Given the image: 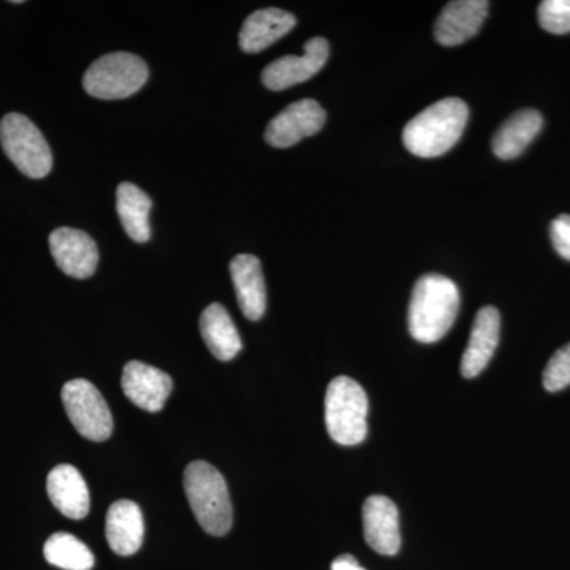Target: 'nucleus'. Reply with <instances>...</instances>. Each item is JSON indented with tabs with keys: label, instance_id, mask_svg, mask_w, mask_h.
I'll return each mask as SVG.
<instances>
[{
	"label": "nucleus",
	"instance_id": "nucleus-21",
	"mask_svg": "<svg viewBox=\"0 0 570 570\" xmlns=\"http://www.w3.org/2000/svg\"><path fill=\"white\" fill-rule=\"evenodd\" d=\"M153 202L148 194L132 183H121L116 190V209L126 234L137 243L151 238L149 213Z\"/></svg>",
	"mask_w": 570,
	"mask_h": 570
},
{
	"label": "nucleus",
	"instance_id": "nucleus-11",
	"mask_svg": "<svg viewBox=\"0 0 570 570\" xmlns=\"http://www.w3.org/2000/svg\"><path fill=\"white\" fill-rule=\"evenodd\" d=\"M121 384L124 395L146 412L163 411L174 390V381L167 373L138 360L124 366Z\"/></svg>",
	"mask_w": 570,
	"mask_h": 570
},
{
	"label": "nucleus",
	"instance_id": "nucleus-6",
	"mask_svg": "<svg viewBox=\"0 0 570 570\" xmlns=\"http://www.w3.org/2000/svg\"><path fill=\"white\" fill-rule=\"evenodd\" d=\"M0 142L3 153L22 175L45 178L52 168L50 145L31 119L20 112H10L0 121Z\"/></svg>",
	"mask_w": 570,
	"mask_h": 570
},
{
	"label": "nucleus",
	"instance_id": "nucleus-23",
	"mask_svg": "<svg viewBox=\"0 0 570 570\" xmlns=\"http://www.w3.org/2000/svg\"><path fill=\"white\" fill-rule=\"evenodd\" d=\"M539 22L547 32H570V0H543L539 6Z\"/></svg>",
	"mask_w": 570,
	"mask_h": 570
},
{
	"label": "nucleus",
	"instance_id": "nucleus-4",
	"mask_svg": "<svg viewBox=\"0 0 570 570\" xmlns=\"http://www.w3.org/2000/svg\"><path fill=\"white\" fill-rule=\"evenodd\" d=\"M367 396L354 379L340 376L330 382L325 395L326 431L337 444H362L367 434Z\"/></svg>",
	"mask_w": 570,
	"mask_h": 570
},
{
	"label": "nucleus",
	"instance_id": "nucleus-14",
	"mask_svg": "<svg viewBox=\"0 0 570 570\" xmlns=\"http://www.w3.org/2000/svg\"><path fill=\"white\" fill-rule=\"evenodd\" d=\"M499 335H501L499 311L493 306L482 307L475 316L466 351L461 358V374L464 377L479 376L485 370L497 351Z\"/></svg>",
	"mask_w": 570,
	"mask_h": 570
},
{
	"label": "nucleus",
	"instance_id": "nucleus-25",
	"mask_svg": "<svg viewBox=\"0 0 570 570\" xmlns=\"http://www.w3.org/2000/svg\"><path fill=\"white\" fill-rule=\"evenodd\" d=\"M550 238L554 250L570 262V216L562 214L550 225Z\"/></svg>",
	"mask_w": 570,
	"mask_h": 570
},
{
	"label": "nucleus",
	"instance_id": "nucleus-18",
	"mask_svg": "<svg viewBox=\"0 0 570 570\" xmlns=\"http://www.w3.org/2000/svg\"><path fill=\"white\" fill-rule=\"evenodd\" d=\"M296 18L281 9L254 11L239 32V47L245 52H261L283 39L295 28Z\"/></svg>",
	"mask_w": 570,
	"mask_h": 570
},
{
	"label": "nucleus",
	"instance_id": "nucleus-19",
	"mask_svg": "<svg viewBox=\"0 0 570 570\" xmlns=\"http://www.w3.org/2000/svg\"><path fill=\"white\" fill-rule=\"evenodd\" d=\"M200 333L209 352L220 362H230L242 352V336L234 318L219 303H213L202 313Z\"/></svg>",
	"mask_w": 570,
	"mask_h": 570
},
{
	"label": "nucleus",
	"instance_id": "nucleus-24",
	"mask_svg": "<svg viewBox=\"0 0 570 570\" xmlns=\"http://www.w3.org/2000/svg\"><path fill=\"white\" fill-rule=\"evenodd\" d=\"M570 385V343L554 352L543 371V387L549 392H561Z\"/></svg>",
	"mask_w": 570,
	"mask_h": 570
},
{
	"label": "nucleus",
	"instance_id": "nucleus-7",
	"mask_svg": "<svg viewBox=\"0 0 570 570\" xmlns=\"http://www.w3.org/2000/svg\"><path fill=\"white\" fill-rule=\"evenodd\" d=\"M62 403L71 425L82 438L94 442L107 441L112 433V415L102 393L86 379L67 382Z\"/></svg>",
	"mask_w": 570,
	"mask_h": 570
},
{
	"label": "nucleus",
	"instance_id": "nucleus-8",
	"mask_svg": "<svg viewBox=\"0 0 570 570\" xmlns=\"http://www.w3.org/2000/svg\"><path fill=\"white\" fill-rule=\"evenodd\" d=\"M325 121L326 112L317 100H298L272 119L265 130V140L273 148H291L321 132Z\"/></svg>",
	"mask_w": 570,
	"mask_h": 570
},
{
	"label": "nucleus",
	"instance_id": "nucleus-10",
	"mask_svg": "<svg viewBox=\"0 0 570 570\" xmlns=\"http://www.w3.org/2000/svg\"><path fill=\"white\" fill-rule=\"evenodd\" d=\"M50 249L56 265L75 279L91 277L99 265L96 242L78 228H56L50 235Z\"/></svg>",
	"mask_w": 570,
	"mask_h": 570
},
{
	"label": "nucleus",
	"instance_id": "nucleus-5",
	"mask_svg": "<svg viewBox=\"0 0 570 570\" xmlns=\"http://www.w3.org/2000/svg\"><path fill=\"white\" fill-rule=\"evenodd\" d=\"M148 77V66L141 58L132 52H111L86 70L82 88L96 99H127L140 91Z\"/></svg>",
	"mask_w": 570,
	"mask_h": 570
},
{
	"label": "nucleus",
	"instance_id": "nucleus-15",
	"mask_svg": "<svg viewBox=\"0 0 570 570\" xmlns=\"http://www.w3.org/2000/svg\"><path fill=\"white\" fill-rule=\"evenodd\" d=\"M48 497L67 519H85L91 509L89 489L81 472L71 464H59L48 474Z\"/></svg>",
	"mask_w": 570,
	"mask_h": 570
},
{
	"label": "nucleus",
	"instance_id": "nucleus-9",
	"mask_svg": "<svg viewBox=\"0 0 570 570\" xmlns=\"http://www.w3.org/2000/svg\"><path fill=\"white\" fill-rule=\"evenodd\" d=\"M330 45L322 37H314L305 45L302 56H283L262 71V82L269 91H284L292 86L311 80L328 61Z\"/></svg>",
	"mask_w": 570,
	"mask_h": 570
},
{
	"label": "nucleus",
	"instance_id": "nucleus-17",
	"mask_svg": "<svg viewBox=\"0 0 570 570\" xmlns=\"http://www.w3.org/2000/svg\"><path fill=\"white\" fill-rule=\"evenodd\" d=\"M239 309L249 321H261L266 311V287L262 264L255 255H236L230 264Z\"/></svg>",
	"mask_w": 570,
	"mask_h": 570
},
{
	"label": "nucleus",
	"instance_id": "nucleus-1",
	"mask_svg": "<svg viewBox=\"0 0 570 570\" xmlns=\"http://www.w3.org/2000/svg\"><path fill=\"white\" fill-rule=\"evenodd\" d=\"M460 292L449 277L430 273L420 277L409 303V332L419 343H438L459 316Z\"/></svg>",
	"mask_w": 570,
	"mask_h": 570
},
{
	"label": "nucleus",
	"instance_id": "nucleus-16",
	"mask_svg": "<svg viewBox=\"0 0 570 570\" xmlns=\"http://www.w3.org/2000/svg\"><path fill=\"white\" fill-rule=\"evenodd\" d=\"M108 546L121 557H130L141 549L145 538V520L140 505L129 499L112 502L105 523Z\"/></svg>",
	"mask_w": 570,
	"mask_h": 570
},
{
	"label": "nucleus",
	"instance_id": "nucleus-26",
	"mask_svg": "<svg viewBox=\"0 0 570 570\" xmlns=\"http://www.w3.org/2000/svg\"><path fill=\"white\" fill-rule=\"evenodd\" d=\"M332 570H366L358 564L352 554H341L333 561Z\"/></svg>",
	"mask_w": 570,
	"mask_h": 570
},
{
	"label": "nucleus",
	"instance_id": "nucleus-3",
	"mask_svg": "<svg viewBox=\"0 0 570 570\" xmlns=\"http://www.w3.org/2000/svg\"><path fill=\"white\" fill-rule=\"evenodd\" d=\"M184 490L195 519L208 534H227L234 523L230 494L225 479L213 464L193 461L184 471Z\"/></svg>",
	"mask_w": 570,
	"mask_h": 570
},
{
	"label": "nucleus",
	"instance_id": "nucleus-2",
	"mask_svg": "<svg viewBox=\"0 0 570 570\" xmlns=\"http://www.w3.org/2000/svg\"><path fill=\"white\" fill-rule=\"evenodd\" d=\"M468 105L456 97L430 105L404 127L403 142L409 153L433 159L450 151L466 129Z\"/></svg>",
	"mask_w": 570,
	"mask_h": 570
},
{
	"label": "nucleus",
	"instance_id": "nucleus-13",
	"mask_svg": "<svg viewBox=\"0 0 570 570\" xmlns=\"http://www.w3.org/2000/svg\"><path fill=\"white\" fill-rule=\"evenodd\" d=\"M490 3L487 0H455L448 3L434 26V37L444 47H456L482 28Z\"/></svg>",
	"mask_w": 570,
	"mask_h": 570
},
{
	"label": "nucleus",
	"instance_id": "nucleus-12",
	"mask_svg": "<svg viewBox=\"0 0 570 570\" xmlns=\"http://www.w3.org/2000/svg\"><path fill=\"white\" fill-rule=\"evenodd\" d=\"M363 531L367 546L377 553L393 557L401 549L400 512L385 497L367 498L363 504Z\"/></svg>",
	"mask_w": 570,
	"mask_h": 570
},
{
	"label": "nucleus",
	"instance_id": "nucleus-20",
	"mask_svg": "<svg viewBox=\"0 0 570 570\" xmlns=\"http://www.w3.org/2000/svg\"><path fill=\"white\" fill-rule=\"evenodd\" d=\"M543 118L539 111L521 110L510 116L494 134L493 153L502 160L515 159L542 130Z\"/></svg>",
	"mask_w": 570,
	"mask_h": 570
},
{
	"label": "nucleus",
	"instance_id": "nucleus-22",
	"mask_svg": "<svg viewBox=\"0 0 570 570\" xmlns=\"http://www.w3.org/2000/svg\"><path fill=\"white\" fill-rule=\"evenodd\" d=\"M45 560L63 570H91L94 568L92 551L75 535L56 532L43 547Z\"/></svg>",
	"mask_w": 570,
	"mask_h": 570
}]
</instances>
